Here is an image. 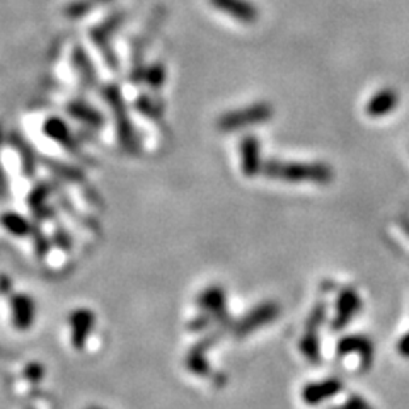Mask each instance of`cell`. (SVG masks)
<instances>
[{
  "instance_id": "cell-4",
  "label": "cell",
  "mask_w": 409,
  "mask_h": 409,
  "mask_svg": "<svg viewBox=\"0 0 409 409\" xmlns=\"http://www.w3.org/2000/svg\"><path fill=\"white\" fill-rule=\"evenodd\" d=\"M217 11L242 24H253L258 21V9L249 0H210Z\"/></svg>"
},
{
  "instance_id": "cell-10",
  "label": "cell",
  "mask_w": 409,
  "mask_h": 409,
  "mask_svg": "<svg viewBox=\"0 0 409 409\" xmlns=\"http://www.w3.org/2000/svg\"><path fill=\"white\" fill-rule=\"evenodd\" d=\"M277 316L278 307L275 306V304H265V306L258 307L256 311H253L251 314L242 321L239 328H237V333H239V335H249V333L254 331L258 326L270 323V321H273Z\"/></svg>"
},
{
  "instance_id": "cell-19",
  "label": "cell",
  "mask_w": 409,
  "mask_h": 409,
  "mask_svg": "<svg viewBox=\"0 0 409 409\" xmlns=\"http://www.w3.org/2000/svg\"><path fill=\"white\" fill-rule=\"evenodd\" d=\"M145 81H147L149 86L152 87H161L166 81V69L162 65H154L152 69L145 74Z\"/></svg>"
},
{
  "instance_id": "cell-18",
  "label": "cell",
  "mask_w": 409,
  "mask_h": 409,
  "mask_svg": "<svg viewBox=\"0 0 409 409\" xmlns=\"http://www.w3.org/2000/svg\"><path fill=\"white\" fill-rule=\"evenodd\" d=\"M16 139H12V144L18 145L19 149V154L21 157H23V164H24V171H26L28 174H33V171H35V159H33V154H31V149H26V144H24L23 140L18 139L19 135H14Z\"/></svg>"
},
{
  "instance_id": "cell-21",
  "label": "cell",
  "mask_w": 409,
  "mask_h": 409,
  "mask_svg": "<svg viewBox=\"0 0 409 409\" xmlns=\"http://www.w3.org/2000/svg\"><path fill=\"white\" fill-rule=\"evenodd\" d=\"M302 352L311 362H319V348H317L316 338H304L302 345H300Z\"/></svg>"
},
{
  "instance_id": "cell-15",
  "label": "cell",
  "mask_w": 409,
  "mask_h": 409,
  "mask_svg": "<svg viewBox=\"0 0 409 409\" xmlns=\"http://www.w3.org/2000/svg\"><path fill=\"white\" fill-rule=\"evenodd\" d=\"M341 300V309H340V321H338V326H343L345 323H348L350 317L353 316V312H357L358 306H360V299H358L357 292L353 290H346L343 294V297L340 299Z\"/></svg>"
},
{
  "instance_id": "cell-23",
  "label": "cell",
  "mask_w": 409,
  "mask_h": 409,
  "mask_svg": "<svg viewBox=\"0 0 409 409\" xmlns=\"http://www.w3.org/2000/svg\"><path fill=\"white\" fill-rule=\"evenodd\" d=\"M26 374H28L31 379H35V381H38V379L43 377V367L31 365V367H29V369H28Z\"/></svg>"
},
{
  "instance_id": "cell-22",
  "label": "cell",
  "mask_w": 409,
  "mask_h": 409,
  "mask_svg": "<svg viewBox=\"0 0 409 409\" xmlns=\"http://www.w3.org/2000/svg\"><path fill=\"white\" fill-rule=\"evenodd\" d=\"M335 409H374V408L370 406L365 399L353 396V398H350L345 404H341V406H338Z\"/></svg>"
},
{
  "instance_id": "cell-25",
  "label": "cell",
  "mask_w": 409,
  "mask_h": 409,
  "mask_svg": "<svg viewBox=\"0 0 409 409\" xmlns=\"http://www.w3.org/2000/svg\"><path fill=\"white\" fill-rule=\"evenodd\" d=\"M87 409H101V408H87Z\"/></svg>"
},
{
  "instance_id": "cell-24",
  "label": "cell",
  "mask_w": 409,
  "mask_h": 409,
  "mask_svg": "<svg viewBox=\"0 0 409 409\" xmlns=\"http://www.w3.org/2000/svg\"><path fill=\"white\" fill-rule=\"evenodd\" d=\"M99 2H111V0H99Z\"/></svg>"
},
{
  "instance_id": "cell-26",
  "label": "cell",
  "mask_w": 409,
  "mask_h": 409,
  "mask_svg": "<svg viewBox=\"0 0 409 409\" xmlns=\"http://www.w3.org/2000/svg\"><path fill=\"white\" fill-rule=\"evenodd\" d=\"M0 140H2V132H0Z\"/></svg>"
},
{
  "instance_id": "cell-5",
  "label": "cell",
  "mask_w": 409,
  "mask_h": 409,
  "mask_svg": "<svg viewBox=\"0 0 409 409\" xmlns=\"http://www.w3.org/2000/svg\"><path fill=\"white\" fill-rule=\"evenodd\" d=\"M241 168L248 178H254L261 171V144L253 135L241 140Z\"/></svg>"
},
{
  "instance_id": "cell-8",
  "label": "cell",
  "mask_w": 409,
  "mask_h": 409,
  "mask_svg": "<svg viewBox=\"0 0 409 409\" xmlns=\"http://www.w3.org/2000/svg\"><path fill=\"white\" fill-rule=\"evenodd\" d=\"M94 314L87 309H77L70 314L69 323L72 326V345L77 350L84 348L87 336L91 335L94 326Z\"/></svg>"
},
{
  "instance_id": "cell-1",
  "label": "cell",
  "mask_w": 409,
  "mask_h": 409,
  "mask_svg": "<svg viewBox=\"0 0 409 409\" xmlns=\"http://www.w3.org/2000/svg\"><path fill=\"white\" fill-rule=\"evenodd\" d=\"M265 174L270 179L285 183H312L328 185L333 179V171L321 162H278L271 161L265 166Z\"/></svg>"
},
{
  "instance_id": "cell-12",
  "label": "cell",
  "mask_w": 409,
  "mask_h": 409,
  "mask_svg": "<svg viewBox=\"0 0 409 409\" xmlns=\"http://www.w3.org/2000/svg\"><path fill=\"white\" fill-rule=\"evenodd\" d=\"M43 132L47 133L50 139L58 142L60 145H64L65 149H69L70 152H77V145H75L72 133H70L69 127H67L60 118L47 120V123H45V127H43Z\"/></svg>"
},
{
  "instance_id": "cell-20",
  "label": "cell",
  "mask_w": 409,
  "mask_h": 409,
  "mask_svg": "<svg viewBox=\"0 0 409 409\" xmlns=\"http://www.w3.org/2000/svg\"><path fill=\"white\" fill-rule=\"evenodd\" d=\"M91 7H93V4L89 0H75V2L67 7V16H70V18H82V16H86L91 11Z\"/></svg>"
},
{
  "instance_id": "cell-3",
  "label": "cell",
  "mask_w": 409,
  "mask_h": 409,
  "mask_svg": "<svg viewBox=\"0 0 409 409\" xmlns=\"http://www.w3.org/2000/svg\"><path fill=\"white\" fill-rule=\"evenodd\" d=\"M104 98H106L108 104H110L113 110V115H115L116 130H118L121 144H123V147L127 149L128 152H133V150H135V137H133L130 118H128V115H127V108H125L123 99H121L118 87H115V86L106 87V91H104Z\"/></svg>"
},
{
  "instance_id": "cell-7",
  "label": "cell",
  "mask_w": 409,
  "mask_h": 409,
  "mask_svg": "<svg viewBox=\"0 0 409 409\" xmlns=\"http://www.w3.org/2000/svg\"><path fill=\"white\" fill-rule=\"evenodd\" d=\"M11 312H12V323L21 331H26L31 328L33 321L36 316V306L29 295L19 294L14 295L11 300Z\"/></svg>"
},
{
  "instance_id": "cell-11",
  "label": "cell",
  "mask_w": 409,
  "mask_h": 409,
  "mask_svg": "<svg viewBox=\"0 0 409 409\" xmlns=\"http://www.w3.org/2000/svg\"><path fill=\"white\" fill-rule=\"evenodd\" d=\"M121 18H113L110 21H106V23L101 24V26H98L93 31V40H94V45H98V48L101 50L104 60H106L108 65L111 67H116V60L115 57H113V52L111 48H108V45H110V38H111V33L115 31L116 26H118Z\"/></svg>"
},
{
  "instance_id": "cell-17",
  "label": "cell",
  "mask_w": 409,
  "mask_h": 409,
  "mask_svg": "<svg viewBox=\"0 0 409 409\" xmlns=\"http://www.w3.org/2000/svg\"><path fill=\"white\" fill-rule=\"evenodd\" d=\"M224 292L219 289H212L208 292H204L202 295V304L203 307L212 309V311H217L219 307H224Z\"/></svg>"
},
{
  "instance_id": "cell-14",
  "label": "cell",
  "mask_w": 409,
  "mask_h": 409,
  "mask_svg": "<svg viewBox=\"0 0 409 409\" xmlns=\"http://www.w3.org/2000/svg\"><path fill=\"white\" fill-rule=\"evenodd\" d=\"M74 67L87 86H94L98 82V75L94 72L93 64H91L89 57L82 48L74 50Z\"/></svg>"
},
{
  "instance_id": "cell-16",
  "label": "cell",
  "mask_w": 409,
  "mask_h": 409,
  "mask_svg": "<svg viewBox=\"0 0 409 409\" xmlns=\"http://www.w3.org/2000/svg\"><path fill=\"white\" fill-rule=\"evenodd\" d=\"M0 224L7 229L11 234H16V236H24V234L29 232V222L23 219V217L18 214H6L0 217Z\"/></svg>"
},
{
  "instance_id": "cell-13",
  "label": "cell",
  "mask_w": 409,
  "mask_h": 409,
  "mask_svg": "<svg viewBox=\"0 0 409 409\" xmlns=\"http://www.w3.org/2000/svg\"><path fill=\"white\" fill-rule=\"evenodd\" d=\"M67 111H69L75 120L82 121V123H86V125H91V127H94V128L103 127V123H104L103 116L99 115L94 108H91L89 104H86V103H81V101L70 103L69 110Z\"/></svg>"
},
{
  "instance_id": "cell-9",
  "label": "cell",
  "mask_w": 409,
  "mask_h": 409,
  "mask_svg": "<svg viewBox=\"0 0 409 409\" xmlns=\"http://www.w3.org/2000/svg\"><path fill=\"white\" fill-rule=\"evenodd\" d=\"M343 389V382L338 381V379H326V381L309 384V386L304 387L302 398L307 404L314 406V404L323 403L324 399L331 398Z\"/></svg>"
},
{
  "instance_id": "cell-6",
  "label": "cell",
  "mask_w": 409,
  "mask_h": 409,
  "mask_svg": "<svg viewBox=\"0 0 409 409\" xmlns=\"http://www.w3.org/2000/svg\"><path fill=\"white\" fill-rule=\"evenodd\" d=\"M399 94L394 89H381L365 104V115L370 118H384L398 108Z\"/></svg>"
},
{
  "instance_id": "cell-2",
  "label": "cell",
  "mask_w": 409,
  "mask_h": 409,
  "mask_svg": "<svg viewBox=\"0 0 409 409\" xmlns=\"http://www.w3.org/2000/svg\"><path fill=\"white\" fill-rule=\"evenodd\" d=\"M273 116V108L268 103H256L251 106L241 108L239 111L225 113L217 121V128L220 132H239L244 128L263 125Z\"/></svg>"
}]
</instances>
